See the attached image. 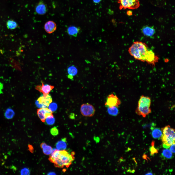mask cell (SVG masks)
Returning a JSON list of instances; mask_svg holds the SVG:
<instances>
[{
  "instance_id": "d6a6232c",
  "label": "cell",
  "mask_w": 175,
  "mask_h": 175,
  "mask_svg": "<svg viewBox=\"0 0 175 175\" xmlns=\"http://www.w3.org/2000/svg\"><path fill=\"white\" fill-rule=\"evenodd\" d=\"M48 175H56V174L53 172H50L48 174Z\"/></svg>"
},
{
  "instance_id": "cb8c5ba5",
  "label": "cell",
  "mask_w": 175,
  "mask_h": 175,
  "mask_svg": "<svg viewBox=\"0 0 175 175\" xmlns=\"http://www.w3.org/2000/svg\"><path fill=\"white\" fill-rule=\"evenodd\" d=\"M48 106L49 109L52 112L55 111L57 108V105L55 103H51Z\"/></svg>"
},
{
  "instance_id": "2e32d148",
  "label": "cell",
  "mask_w": 175,
  "mask_h": 175,
  "mask_svg": "<svg viewBox=\"0 0 175 175\" xmlns=\"http://www.w3.org/2000/svg\"><path fill=\"white\" fill-rule=\"evenodd\" d=\"M40 147L44 154L48 155L51 154L52 149L51 146L47 145L44 142H43L41 144Z\"/></svg>"
},
{
  "instance_id": "83f0119b",
  "label": "cell",
  "mask_w": 175,
  "mask_h": 175,
  "mask_svg": "<svg viewBox=\"0 0 175 175\" xmlns=\"http://www.w3.org/2000/svg\"><path fill=\"white\" fill-rule=\"evenodd\" d=\"M170 150L172 153H175V143H174L172 144L170 146Z\"/></svg>"
},
{
  "instance_id": "603a6c76",
  "label": "cell",
  "mask_w": 175,
  "mask_h": 175,
  "mask_svg": "<svg viewBox=\"0 0 175 175\" xmlns=\"http://www.w3.org/2000/svg\"><path fill=\"white\" fill-rule=\"evenodd\" d=\"M55 119L52 114L48 116L45 119V122L47 124L52 125L55 122Z\"/></svg>"
},
{
  "instance_id": "f546056e",
  "label": "cell",
  "mask_w": 175,
  "mask_h": 175,
  "mask_svg": "<svg viewBox=\"0 0 175 175\" xmlns=\"http://www.w3.org/2000/svg\"><path fill=\"white\" fill-rule=\"evenodd\" d=\"M29 150L31 152L33 151V148L32 146L30 145L28 146Z\"/></svg>"
},
{
  "instance_id": "3957f363",
  "label": "cell",
  "mask_w": 175,
  "mask_h": 175,
  "mask_svg": "<svg viewBox=\"0 0 175 175\" xmlns=\"http://www.w3.org/2000/svg\"><path fill=\"white\" fill-rule=\"evenodd\" d=\"M151 102L149 97L143 95L141 96L138 102L136 113L144 117H145L151 112L150 108Z\"/></svg>"
},
{
  "instance_id": "5b68a950",
  "label": "cell",
  "mask_w": 175,
  "mask_h": 175,
  "mask_svg": "<svg viewBox=\"0 0 175 175\" xmlns=\"http://www.w3.org/2000/svg\"><path fill=\"white\" fill-rule=\"evenodd\" d=\"M118 2L119 4V8L120 10L126 9H135L140 6L139 0H118Z\"/></svg>"
},
{
  "instance_id": "d6986e66",
  "label": "cell",
  "mask_w": 175,
  "mask_h": 175,
  "mask_svg": "<svg viewBox=\"0 0 175 175\" xmlns=\"http://www.w3.org/2000/svg\"><path fill=\"white\" fill-rule=\"evenodd\" d=\"M6 25L8 28L11 30L16 28L18 26L17 22L12 19L8 20L6 23Z\"/></svg>"
},
{
  "instance_id": "f1b7e54d",
  "label": "cell",
  "mask_w": 175,
  "mask_h": 175,
  "mask_svg": "<svg viewBox=\"0 0 175 175\" xmlns=\"http://www.w3.org/2000/svg\"><path fill=\"white\" fill-rule=\"evenodd\" d=\"M3 88V85L0 82V94L2 93V89Z\"/></svg>"
},
{
  "instance_id": "7a4b0ae2",
  "label": "cell",
  "mask_w": 175,
  "mask_h": 175,
  "mask_svg": "<svg viewBox=\"0 0 175 175\" xmlns=\"http://www.w3.org/2000/svg\"><path fill=\"white\" fill-rule=\"evenodd\" d=\"M151 50L145 43L140 41L134 42L129 48L128 52L135 59L146 61Z\"/></svg>"
},
{
  "instance_id": "e0dca14e",
  "label": "cell",
  "mask_w": 175,
  "mask_h": 175,
  "mask_svg": "<svg viewBox=\"0 0 175 175\" xmlns=\"http://www.w3.org/2000/svg\"><path fill=\"white\" fill-rule=\"evenodd\" d=\"M152 135L153 137L156 139L161 138L162 135V131L158 128L152 129Z\"/></svg>"
},
{
  "instance_id": "277c9868",
  "label": "cell",
  "mask_w": 175,
  "mask_h": 175,
  "mask_svg": "<svg viewBox=\"0 0 175 175\" xmlns=\"http://www.w3.org/2000/svg\"><path fill=\"white\" fill-rule=\"evenodd\" d=\"M161 129L163 133L161 138L163 144L170 147L175 142V129L169 125Z\"/></svg>"
},
{
  "instance_id": "7c38bea8",
  "label": "cell",
  "mask_w": 175,
  "mask_h": 175,
  "mask_svg": "<svg viewBox=\"0 0 175 175\" xmlns=\"http://www.w3.org/2000/svg\"><path fill=\"white\" fill-rule=\"evenodd\" d=\"M35 10L38 14L43 15L47 11V8L46 5L43 2L41 1L36 6Z\"/></svg>"
},
{
  "instance_id": "5bb4252c",
  "label": "cell",
  "mask_w": 175,
  "mask_h": 175,
  "mask_svg": "<svg viewBox=\"0 0 175 175\" xmlns=\"http://www.w3.org/2000/svg\"><path fill=\"white\" fill-rule=\"evenodd\" d=\"M80 31L81 29L80 27L74 26H69L67 29V32L68 35L75 37L77 36Z\"/></svg>"
},
{
  "instance_id": "ac0fdd59",
  "label": "cell",
  "mask_w": 175,
  "mask_h": 175,
  "mask_svg": "<svg viewBox=\"0 0 175 175\" xmlns=\"http://www.w3.org/2000/svg\"><path fill=\"white\" fill-rule=\"evenodd\" d=\"M107 112L109 115L114 116L117 115L119 113L118 107L115 106L108 107Z\"/></svg>"
},
{
  "instance_id": "30bf717a",
  "label": "cell",
  "mask_w": 175,
  "mask_h": 175,
  "mask_svg": "<svg viewBox=\"0 0 175 175\" xmlns=\"http://www.w3.org/2000/svg\"><path fill=\"white\" fill-rule=\"evenodd\" d=\"M54 88V87L48 84L44 85L42 83V85L36 86L35 88L43 94L44 96H46L49 94L51 91Z\"/></svg>"
},
{
  "instance_id": "484cf974",
  "label": "cell",
  "mask_w": 175,
  "mask_h": 175,
  "mask_svg": "<svg viewBox=\"0 0 175 175\" xmlns=\"http://www.w3.org/2000/svg\"><path fill=\"white\" fill-rule=\"evenodd\" d=\"M20 174L21 175H29L30 174L29 170L27 168H23L21 171Z\"/></svg>"
},
{
  "instance_id": "8fae6325",
  "label": "cell",
  "mask_w": 175,
  "mask_h": 175,
  "mask_svg": "<svg viewBox=\"0 0 175 175\" xmlns=\"http://www.w3.org/2000/svg\"><path fill=\"white\" fill-rule=\"evenodd\" d=\"M141 31L144 36L148 37H152L156 32L155 29L153 27L148 25L143 26Z\"/></svg>"
},
{
  "instance_id": "9a60e30c",
  "label": "cell",
  "mask_w": 175,
  "mask_h": 175,
  "mask_svg": "<svg viewBox=\"0 0 175 175\" xmlns=\"http://www.w3.org/2000/svg\"><path fill=\"white\" fill-rule=\"evenodd\" d=\"M56 146L57 149L58 150H65L67 147L66 138H62L61 140L58 141L56 144Z\"/></svg>"
},
{
  "instance_id": "ffe728a7",
  "label": "cell",
  "mask_w": 175,
  "mask_h": 175,
  "mask_svg": "<svg viewBox=\"0 0 175 175\" xmlns=\"http://www.w3.org/2000/svg\"><path fill=\"white\" fill-rule=\"evenodd\" d=\"M15 114V112L12 109L10 108H8L6 110L4 115L6 119H10L13 117Z\"/></svg>"
},
{
  "instance_id": "ba28073f",
  "label": "cell",
  "mask_w": 175,
  "mask_h": 175,
  "mask_svg": "<svg viewBox=\"0 0 175 175\" xmlns=\"http://www.w3.org/2000/svg\"><path fill=\"white\" fill-rule=\"evenodd\" d=\"M121 103V101L117 96L112 94L107 96L105 105L107 107L115 106L118 107Z\"/></svg>"
},
{
  "instance_id": "4fadbf2b",
  "label": "cell",
  "mask_w": 175,
  "mask_h": 175,
  "mask_svg": "<svg viewBox=\"0 0 175 175\" xmlns=\"http://www.w3.org/2000/svg\"><path fill=\"white\" fill-rule=\"evenodd\" d=\"M57 26L53 21H49L47 22L44 26V28L46 32L51 34L54 32L56 29Z\"/></svg>"
},
{
  "instance_id": "9c48e42d",
  "label": "cell",
  "mask_w": 175,
  "mask_h": 175,
  "mask_svg": "<svg viewBox=\"0 0 175 175\" xmlns=\"http://www.w3.org/2000/svg\"><path fill=\"white\" fill-rule=\"evenodd\" d=\"M37 113L39 118L43 122H45V119L48 116L52 114V112L47 108L37 109Z\"/></svg>"
},
{
  "instance_id": "52a82bcc",
  "label": "cell",
  "mask_w": 175,
  "mask_h": 175,
  "mask_svg": "<svg viewBox=\"0 0 175 175\" xmlns=\"http://www.w3.org/2000/svg\"><path fill=\"white\" fill-rule=\"evenodd\" d=\"M95 111L94 106L88 103L83 104L81 106L80 111L82 114L84 116H92L94 114Z\"/></svg>"
},
{
  "instance_id": "44dd1931",
  "label": "cell",
  "mask_w": 175,
  "mask_h": 175,
  "mask_svg": "<svg viewBox=\"0 0 175 175\" xmlns=\"http://www.w3.org/2000/svg\"><path fill=\"white\" fill-rule=\"evenodd\" d=\"M67 70L69 75L73 76L76 75L78 73V70L74 65L69 67L67 69Z\"/></svg>"
},
{
  "instance_id": "4dcf8cb0",
  "label": "cell",
  "mask_w": 175,
  "mask_h": 175,
  "mask_svg": "<svg viewBox=\"0 0 175 175\" xmlns=\"http://www.w3.org/2000/svg\"><path fill=\"white\" fill-rule=\"evenodd\" d=\"M127 14L128 16H131L132 15V12L131 11L128 10L127 12Z\"/></svg>"
},
{
  "instance_id": "d4e9b609",
  "label": "cell",
  "mask_w": 175,
  "mask_h": 175,
  "mask_svg": "<svg viewBox=\"0 0 175 175\" xmlns=\"http://www.w3.org/2000/svg\"><path fill=\"white\" fill-rule=\"evenodd\" d=\"M51 134L53 136H55L58 135L59 133L58 130L56 127H54L50 130Z\"/></svg>"
},
{
  "instance_id": "836d02e7",
  "label": "cell",
  "mask_w": 175,
  "mask_h": 175,
  "mask_svg": "<svg viewBox=\"0 0 175 175\" xmlns=\"http://www.w3.org/2000/svg\"><path fill=\"white\" fill-rule=\"evenodd\" d=\"M68 78L70 79H72L73 78V76L69 75L68 76Z\"/></svg>"
},
{
  "instance_id": "4316f807",
  "label": "cell",
  "mask_w": 175,
  "mask_h": 175,
  "mask_svg": "<svg viewBox=\"0 0 175 175\" xmlns=\"http://www.w3.org/2000/svg\"><path fill=\"white\" fill-rule=\"evenodd\" d=\"M149 150L150 152V154L151 156H153L154 154L158 153V150L157 149L155 148L154 146H152L149 149Z\"/></svg>"
},
{
  "instance_id": "8992f818",
  "label": "cell",
  "mask_w": 175,
  "mask_h": 175,
  "mask_svg": "<svg viewBox=\"0 0 175 175\" xmlns=\"http://www.w3.org/2000/svg\"><path fill=\"white\" fill-rule=\"evenodd\" d=\"M52 102V98L49 94L46 96L41 95L35 102L36 105L39 108H46Z\"/></svg>"
},
{
  "instance_id": "e575fe53",
  "label": "cell",
  "mask_w": 175,
  "mask_h": 175,
  "mask_svg": "<svg viewBox=\"0 0 175 175\" xmlns=\"http://www.w3.org/2000/svg\"><path fill=\"white\" fill-rule=\"evenodd\" d=\"M153 174H152L151 173H147V174H146V175H153Z\"/></svg>"
},
{
  "instance_id": "7402d4cb",
  "label": "cell",
  "mask_w": 175,
  "mask_h": 175,
  "mask_svg": "<svg viewBox=\"0 0 175 175\" xmlns=\"http://www.w3.org/2000/svg\"><path fill=\"white\" fill-rule=\"evenodd\" d=\"M162 155L164 158L167 159H171L173 157L172 152L169 150L166 149L163 150Z\"/></svg>"
},
{
  "instance_id": "6da1fadb",
  "label": "cell",
  "mask_w": 175,
  "mask_h": 175,
  "mask_svg": "<svg viewBox=\"0 0 175 175\" xmlns=\"http://www.w3.org/2000/svg\"><path fill=\"white\" fill-rule=\"evenodd\" d=\"M74 152L71 154L65 150H59L57 149H52L49 160L53 163L55 167L62 168L64 166L68 167L72 164L74 159Z\"/></svg>"
},
{
  "instance_id": "1f68e13d",
  "label": "cell",
  "mask_w": 175,
  "mask_h": 175,
  "mask_svg": "<svg viewBox=\"0 0 175 175\" xmlns=\"http://www.w3.org/2000/svg\"><path fill=\"white\" fill-rule=\"evenodd\" d=\"M93 2L96 3H100L102 0H93Z\"/></svg>"
}]
</instances>
